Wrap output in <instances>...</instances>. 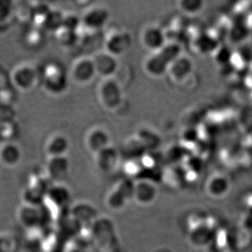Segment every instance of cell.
Listing matches in <instances>:
<instances>
[{
  "label": "cell",
  "instance_id": "obj_25",
  "mask_svg": "<svg viewBox=\"0 0 252 252\" xmlns=\"http://www.w3.org/2000/svg\"><path fill=\"white\" fill-rule=\"evenodd\" d=\"M13 12L17 16V18L22 22H28V21H32L33 19V9L32 3H25L23 6H18V7H14Z\"/></svg>",
  "mask_w": 252,
  "mask_h": 252
},
{
  "label": "cell",
  "instance_id": "obj_26",
  "mask_svg": "<svg viewBox=\"0 0 252 252\" xmlns=\"http://www.w3.org/2000/svg\"><path fill=\"white\" fill-rule=\"evenodd\" d=\"M43 31L40 29L36 28L31 30L27 34V42L29 45L37 47L40 45L43 42Z\"/></svg>",
  "mask_w": 252,
  "mask_h": 252
},
{
  "label": "cell",
  "instance_id": "obj_23",
  "mask_svg": "<svg viewBox=\"0 0 252 252\" xmlns=\"http://www.w3.org/2000/svg\"><path fill=\"white\" fill-rule=\"evenodd\" d=\"M18 125L14 121L0 123V141L2 143L12 142L18 133Z\"/></svg>",
  "mask_w": 252,
  "mask_h": 252
},
{
  "label": "cell",
  "instance_id": "obj_1",
  "mask_svg": "<svg viewBox=\"0 0 252 252\" xmlns=\"http://www.w3.org/2000/svg\"><path fill=\"white\" fill-rule=\"evenodd\" d=\"M183 53L181 43L169 40L161 49L149 54L144 61L143 69L149 76L158 79L167 75L171 64Z\"/></svg>",
  "mask_w": 252,
  "mask_h": 252
},
{
  "label": "cell",
  "instance_id": "obj_16",
  "mask_svg": "<svg viewBox=\"0 0 252 252\" xmlns=\"http://www.w3.org/2000/svg\"><path fill=\"white\" fill-rule=\"evenodd\" d=\"M69 143L66 136L56 133L48 139L45 145L46 154L48 158L66 156Z\"/></svg>",
  "mask_w": 252,
  "mask_h": 252
},
{
  "label": "cell",
  "instance_id": "obj_12",
  "mask_svg": "<svg viewBox=\"0 0 252 252\" xmlns=\"http://www.w3.org/2000/svg\"><path fill=\"white\" fill-rule=\"evenodd\" d=\"M69 170V159L66 156L48 158L46 165V174L53 183H62Z\"/></svg>",
  "mask_w": 252,
  "mask_h": 252
},
{
  "label": "cell",
  "instance_id": "obj_2",
  "mask_svg": "<svg viewBox=\"0 0 252 252\" xmlns=\"http://www.w3.org/2000/svg\"><path fill=\"white\" fill-rule=\"evenodd\" d=\"M67 79L64 67L57 62L46 64L40 72L41 84L47 92L54 95H58L65 90Z\"/></svg>",
  "mask_w": 252,
  "mask_h": 252
},
{
  "label": "cell",
  "instance_id": "obj_14",
  "mask_svg": "<svg viewBox=\"0 0 252 252\" xmlns=\"http://www.w3.org/2000/svg\"><path fill=\"white\" fill-rule=\"evenodd\" d=\"M86 147L93 155L110 145V135L108 131L100 126L90 129L85 137Z\"/></svg>",
  "mask_w": 252,
  "mask_h": 252
},
{
  "label": "cell",
  "instance_id": "obj_15",
  "mask_svg": "<svg viewBox=\"0 0 252 252\" xmlns=\"http://www.w3.org/2000/svg\"><path fill=\"white\" fill-rule=\"evenodd\" d=\"M94 156L96 167L105 173L112 172L119 164V153L111 145L96 153Z\"/></svg>",
  "mask_w": 252,
  "mask_h": 252
},
{
  "label": "cell",
  "instance_id": "obj_22",
  "mask_svg": "<svg viewBox=\"0 0 252 252\" xmlns=\"http://www.w3.org/2000/svg\"><path fill=\"white\" fill-rule=\"evenodd\" d=\"M205 2L202 0H181L176 2L180 12L188 16H194L202 12Z\"/></svg>",
  "mask_w": 252,
  "mask_h": 252
},
{
  "label": "cell",
  "instance_id": "obj_24",
  "mask_svg": "<svg viewBox=\"0 0 252 252\" xmlns=\"http://www.w3.org/2000/svg\"><path fill=\"white\" fill-rule=\"evenodd\" d=\"M82 26L81 17L74 13H64L62 19V27L72 31H79Z\"/></svg>",
  "mask_w": 252,
  "mask_h": 252
},
{
  "label": "cell",
  "instance_id": "obj_28",
  "mask_svg": "<svg viewBox=\"0 0 252 252\" xmlns=\"http://www.w3.org/2000/svg\"><path fill=\"white\" fill-rule=\"evenodd\" d=\"M13 4L9 1H0V20L12 17L13 13Z\"/></svg>",
  "mask_w": 252,
  "mask_h": 252
},
{
  "label": "cell",
  "instance_id": "obj_5",
  "mask_svg": "<svg viewBox=\"0 0 252 252\" xmlns=\"http://www.w3.org/2000/svg\"><path fill=\"white\" fill-rule=\"evenodd\" d=\"M134 182L129 179L120 181L110 190L105 197V204L114 212L124 209L132 199Z\"/></svg>",
  "mask_w": 252,
  "mask_h": 252
},
{
  "label": "cell",
  "instance_id": "obj_4",
  "mask_svg": "<svg viewBox=\"0 0 252 252\" xmlns=\"http://www.w3.org/2000/svg\"><path fill=\"white\" fill-rule=\"evenodd\" d=\"M97 95L100 104L109 110H116L124 98L121 85L114 78L104 79L100 82Z\"/></svg>",
  "mask_w": 252,
  "mask_h": 252
},
{
  "label": "cell",
  "instance_id": "obj_29",
  "mask_svg": "<svg viewBox=\"0 0 252 252\" xmlns=\"http://www.w3.org/2000/svg\"><path fill=\"white\" fill-rule=\"evenodd\" d=\"M10 78L2 69H0V91L9 88Z\"/></svg>",
  "mask_w": 252,
  "mask_h": 252
},
{
  "label": "cell",
  "instance_id": "obj_20",
  "mask_svg": "<svg viewBox=\"0 0 252 252\" xmlns=\"http://www.w3.org/2000/svg\"><path fill=\"white\" fill-rule=\"evenodd\" d=\"M230 183L228 179L222 174H215L207 181V189L210 193L219 194L224 193L228 190Z\"/></svg>",
  "mask_w": 252,
  "mask_h": 252
},
{
  "label": "cell",
  "instance_id": "obj_9",
  "mask_svg": "<svg viewBox=\"0 0 252 252\" xmlns=\"http://www.w3.org/2000/svg\"><path fill=\"white\" fill-rule=\"evenodd\" d=\"M72 78L79 84L90 83L96 75L93 57L84 56L79 57L72 65Z\"/></svg>",
  "mask_w": 252,
  "mask_h": 252
},
{
  "label": "cell",
  "instance_id": "obj_17",
  "mask_svg": "<svg viewBox=\"0 0 252 252\" xmlns=\"http://www.w3.org/2000/svg\"><path fill=\"white\" fill-rule=\"evenodd\" d=\"M22 157L20 148L14 143H2L0 146V162L6 167H15Z\"/></svg>",
  "mask_w": 252,
  "mask_h": 252
},
{
  "label": "cell",
  "instance_id": "obj_11",
  "mask_svg": "<svg viewBox=\"0 0 252 252\" xmlns=\"http://www.w3.org/2000/svg\"><path fill=\"white\" fill-rule=\"evenodd\" d=\"M193 61L190 57L183 53L171 64L167 75L171 81L176 84H181L190 76L193 73Z\"/></svg>",
  "mask_w": 252,
  "mask_h": 252
},
{
  "label": "cell",
  "instance_id": "obj_7",
  "mask_svg": "<svg viewBox=\"0 0 252 252\" xmlns=\"http://www.w3.org/2000/svg\"><path fill=\"white\" fill-rule=\"evenodd\" d=\"M167 33L158 25H148L144 27L140 33L141 45L150 53L159 50L167 44Z\"/></svg>",
  "mask_w": 252,
  "mask_h": 252
},
{
  "label": "cell",
  "instance_id": "obj_6",
  "mask_svg": "<svg viewBox=\"0 0 252 252\" xmlns=\"http://www.w3.org/2000/svg\"><path fill=\"white\" fill-rule=\"evenodd\" d=\"M132 44L131 33L124 30H112L105 35L104 50L114 57L123 56L130 49Z\"/></svg>",
  "mask_w": 252,
  "mask_h": 252
},
{
  "label": "cell",
  "instance_id": "obj_10",
  "mask_svg": "<svg viewBox=\"0 0 252 252\" xmlns=\"http://www.w3.org/2000/svg\"><path fill=\"white\" fill-rule=\"evenodd\" d=\"M95 73L98 76L104 79H110L114 76L119 69L117 57L104 51H100L93 56Z\"/></svg>",
  "mask_w": 252,
  "mask_h": 252
},
{
  "label": "cell",
  "instance_id": "obj_3",
  "mask_svg": "<svg viewBox=\"0 0 252 252\" xmlns=\"http://www.w3.org/2000/svg\"><path fill=\"white\" fill-rule=\"evenodd\" d=\"M10 84L22 92H29L34 88L40 80V72L33 64L24 63L15 67L9 75Z\"/></svg>",
  "mask_w": 252,
  "mask_h": 252
},
{
  "label": "cell",
  "instance_id": "obj_19",
  "mask_svg": "<svg viewBox=\"0 0 252 252\" xmlns=\"http://www.w3.org/2000/svg\"><path fill=\"white\" fill-rule=\"evenodd\" d=\"M39 207H32L23 204L17 213V217L21 224L24 226H33L40 220Z\"/></svg>",
  "mask_w": 252,
  "mask_h": 252
},
{
  "label": "cell",
  "instance_id": "obj_18",
  "mask_svg": "<svg viewBox=\"0 0 252 252\" xmlns=\"http://www.w3.org/2000/svg\"><path fill=\"white\" fill-rule=\"evenodd\" d=\"M122 150L123 153H124V155L127 156L129 160H136L142 158L145 155L147 150L140 141V139L135 135L125 141L123 145Z\"/></svg>",
  "mask_w": 252,
  "mask_h": 252
},
{
  "label": "cell",
  "instance_id": "obj_13",
  "mask_svg": "<svg viewBox=\"0 0 252 252\" xmlns=\"http://www.w3.org/2000/svg\"><path fill=\"white\" fill-rule=\"evenodd\" d=\"M157 189L150 179L140 178L134 182L132 199L139 204H149L155 198Z\"/></svg>",
  "mask_w": 252,
  "mask_h": 252
},
{
  "label": "cell",
  "instance_id": "obj_27",
  "mask_svg": "<svg viewBox=\"0 0 252 252\" xmlns=\"http://www.w3.org/2000/svg\"><path fill=\"white\" fill-rule=\"evenodd\" d=\"M15 110L12 105H0V123L14 121Z\"/></svg>",
  "mask_w": 252,
  "mask_h": 252
},
{
  "label": "cell",
  "instance_id": "obj_8",
  "mask_svg": "<svg viewBox=\"0 0 252 252\" xmlns=\"http://www.w3.org/2000/svg\"><path fill=\"white\" fill-rule=\"evenodd\" d=\"M110 18V12L103 6H92L86 10L81 17L83 28L93 32L99 31L105 27Z\"/></svg>",
  "mask_w": 252,
  "mask_h": 252
},
{
  "label": "cell",
  "instance_id": "obj_30",
  "mask_svg": "<svg viewBox=\"0 0 252 252\" xmlns=\"http://www.w3.org/2000/svg\"><path fill=\"white\" fill-rule=\"evenodd\" d=\"M12 22V17L0 20V33L7 31L11 26Z\"/></svg>",
  "mask_w": 252,
  "mask_h": 252
},
{
  "label": "cell",
  "instance_id": "obj_21",
  "mask_svg": "<svg viewBox=\"0 0 252 252\" xmlns=\"http://www.w3.org/2000/svg\"><path fill=\"white\" fill-rule=\"evenodd\" d=\"M58 43L64 48H73L79 45V35L78 31H69L61 28L56 32Z\"/></svg>",
  "mask_w": 252,
  "mask_h": 252
}]
</instances>
